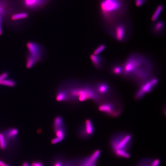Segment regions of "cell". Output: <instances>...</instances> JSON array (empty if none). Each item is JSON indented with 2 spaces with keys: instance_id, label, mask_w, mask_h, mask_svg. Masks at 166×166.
I'll return each instance as SVG.
<instances>
[{
  "instance_id": "obj_1",
  "label": "cell",
  "mask_w": 166,
  "mask_h": 166,
  "mask_svg": "<svg viewBox=\"0 0 166 166\" xmlns=\"http://www.w3.org/2000/svg\"><path fill=\"white\" fill-rule=\"evenodd\" d=\"M123 65V78L131 80L138 86L155 75L153 62L141 53H130Z\"/></svg>"
},
{
  "instance_id": "obj_2",
  "label": "cell",
  "mask_w": 166,
  "mask_h": 166,
  "mask_svg": "<svg viewBox=\"0 0 166 166\" xmlns=\"http://www.w3.org/2000/svg\"><path fill=\"white\" fill-rule=\"evenodd\" d=\"M107 98L97 95L91 83H82L77 80H70L62 84L56 97L59 102H82L92 100L97 105Z\"/></svg>"
},
{
  "instance_id": "obj_3",
  "label": "cell",
  "mask_w": 166,
  "mask_h": 166,
  "mask_svg": "<svg viewBox=\"0 0 166 166\" xmlns=\"http://www.w3.org/2000/svg\"><path fill=\"white\" fill-rule=\"evenodd\" d=\"M128 6L127 0H100V16L105 28L125 17Z\"/></svg>"
},
{
  "instance_id": "obj_4",
  "label": "cell",
  "mask_w": 166,
  "mask_h": 166,
  "mask_svg": "<svg viewBox=\"0 0 166 166\" xmlns=\"http://www.w3.org/2000/svg\"><path fill=\"white\" fill-rule=\"evenodd\" d=\"M105 29L111 37L120 42L128 41L132 34L130 21L125 17L105 28Z\"/></svg>"
},
{
  "instance_id": "obj_5",
  "label": "cell",
  "mask_w": 166,
  "mask_h": 166,
  "mask_svg": "<svg viewBox=\"0 0 166 166\" xmlns=\"http://www.w3.org/2000/svg\"><path fill=\"white\" fill-rule=\"evenodd\" d=\"M133 140V136L131 133L126 132H118L111 136L110 145L114 154L120 151L129 152Z\"/></svg>"
},
{
  "instance_id": "obj_6",
  "label": "cell",
  "mask_w": 166,
  "mask_h": 166,
  "mask_svg": "<svg viewBox=\"0 0 166 166\" xmlns=\"http://www.w3.org/2000/svg\"><path fill=\"white\" fill-rule=\"evenodd\" d=\"M97 105L100 112L110 117H118L122 112V103L114 97L107 99Z\"/></svg>"
},
{
  "instance_id": "obj_7",
  "label": "cell",
  "mask_w": 166,
  "mask_h": 166,
  "mask_svg": "<svg viewBox=\"0 0 166 166\" xmlns=\"http://www.w3.org/2000/svg\"><path fill=\"white\" fill-rule=\"evenodd\" d=\"M26 46L28 50L27 56L33 59L36 64L43 59L45 54L43 47L33 41L28 42Z\"/></svg>"
},
{
  "instance_id": "obj_8",
  "label": "cell",
  "mask_w": 166,
  "mask_h": 166,
  "mask_svg": "<svg viewBox=\"0 0 166 166\" xmlns=\"http://www.w3.org/2000/svg\"><path fill=\"white\" fill-rule=\"evenodd\" d=\"M92 87L99 96L104 97H110L114 96V90L104 80H99L91 83Z\"/></svg>"
},
{
  "instance_id": "obj_9",
  "label": "cell",
  "mask_w": 166,
  "mask_h": 166,
  "mask_svg": "<svg viewBox=\"0 0 166 166\" xmlns=\"http://www.w3.org/2000/svg\"><path fill=\"white\" fill-rule=\"evenodd\" d=\"M159 79L155 75L150 77L139 86V89L145 95L151 93L157 86Z\"/></svg>"
},
{
  "instance_id": "obj_10",
  "label": "cell",
  "mask_w": 166,
  "mask_h": 166,
  "mask_svg": "<svg viewBox=\"0 0 166 166\" xmlns=\"http://www.w3.org/2000/svg\"><path fill=\"white\" fill-rule=\"evenodd\" d=\"M95 132L93 122L90 119L85 120L84 124H82L79 129V134L83 139H88L91 137Z\"/></svg>"
},
{
  "instance_id": "obj_11",
  "label": "cell",
  "mask_w": 166,
  "mask_h": 166,
  "mask_svg": "<svg viewBox=\"0 0 166 166\" xmlns=\"http://www.w3.org/2000/svg\"><path fill=\"white\" fill-rule=\"evenodd\" d=\"M101 152L100 150H96L89 156L80 161L78 166H91L96 165Z\"/></svg>"
},
{
  "instance_id": "obj_12",
  "label": "cell",
  "mask_w": 166,
  "mask_h": 166,
  "mask_svg": "<svg viewBox=\"0 0 166 166\" xmlns=\"http://www.w3.org/2000/svg\"><path fill=\"white\" fill-rule=\"evenodd\" d=\"M49 1V0H22V2L25 8L34 10L41 8Z\"/></svg>"
},
{
  "instance_id": "obj_13",
  "label": "cell",
  "mask_w": 166,
  "mask_h": 166,
  "mask_svg": "<svg viewBox=\"0 0 166 166\" xmlns=\"http://www.w3.org/2000/svg\"><path fill=\"white\" fill-rule=\"evenodd\" d=\"M165 29V22L162 20H158L153 22L151 27L152 33L154 35L158 36L163 35Z\"/></svg>"
},
{
  "instance_id": "obj_14",
  "label": "cell",
  "mask_w": 166,
  "mask_h": 166,
  "mask_svg": "<svg viewBox=\"0 0 166 166\" xmlns=\"http://www.w3.org/2000/svg\"><path fill=\"white\" fill-rule=\"evenodd\" d=\"M109 71L114 76L122 77L124 74L123 64L120 62H114L110 65Z\"/></svg>"
},
{
  "instance_id": "obj_15",
  "label": "cell",
  "mask_w": 166,
  "mask_h": 166,
  "mask_svg": "<svg viewBox=\"0 0 166 166\" xmlns=\"http://www.w3.org/2000/svg\"><path fill=\"white\" fill-rule=\"evenodd\" d=\"M90 59L96 69L99 70H102L105 68L106 62L105 59L102 56L92 54L90 56Z\"/></svg>"
},
{
  "instance_id": "obj_16",
  "label": "cell",
  "mask_w": 166,
  "mask_h": 166,
  "mask_svg": "<svg viewBox=\"0 0 166 166\" xmlns=\"http://www.w3.org/2000/svg\"><path fill=\"white\" fill-rule=\"evenodd\" d=\"M160 160L159 159L144 158L139 161L137 166H160Z\"/></svg>"
},
{
  "instance_id": "obj_17",
  "label": "cell",
  "mask_w": 166,
  "mask_h": 166,
  "mask_svg": "<svg viewBox=\"0 0 166 166\" xmlns=\"http://www.w3.org/2000/svg\"><path fill=\"white\" fill-rule=\"evenodd\" d=\"M18 129L16 128H10L7 129L4 131L3 134L8 142L14 140L18 134Z\"/></svg>"
},
{
  "instance_id": "obj_18",
  "label": "cell",
  "mask_w": 166,
  "mask_h": 166,
  "mask_svg": "<svg viewBox=\"0 0 166 166\" xmlns=\"http://www.w3.org/2000/svg\"><path fill=\"white\" fill-rule=\"evenodd\" d=\"M164 6L162 4H159L156 7L151 16V21L153 22H154L159 20V17L164 10Z\"/></svg>"
},
{
  "instance_id": "obj_19",
  "label": "cell",
  "mask_w": 166,
  "mask_h": 166,
  "mask_svg": "<svg viewBox=\"0 0 166 166\" xmlns=\"http://www.w3.org/2000/svg\"><path fill=\"white\" fill-rule=\"evenodd\" d=\"M29 14L25 12H19L14 13L11 16V19L13 21H22L28 18Z\"/></svg>"
},
{
  "instance_id": "obj_20",
  "label": "cell",
  "mask_w": 166,
  "mask_h": 166,
  "mask_svg": "<svg viewBox=\"0 0 166 166\" xmlns=\"http://www.w3.org/2000/svg\"><path fill=\"white\" fill-rule=\"evenodd\" d=\"M53 125L55 131L65 128L63 119L61 116H56L53 121Z\"/></svg>"
},
{
  "instance_id": "obj_21",
  "label": "cell",
  "mask_w": 166,
  "mask_h": 166,
  "mask_svg": "<svg viewBox=\"0 0 166 166\" xmlns=\"http://www.w3.org/2000/svg\"><path fill=\"white\" fill-rule=\"evenodd\" d=\"M16 83L15 80L12 79L7 78L0 81V85L10 87H14L16 86Z\"/></svg>"
},
{
  "instance_id": "obj_22",
  "label": "cell",
  "mask_w": 166,
  "mask_h": 166,
  "mask_svg": "<svg viewBox=\"0 0 166 166\" xmlns=\"http://www.w3.org/2000/svg\"><path fill=\"white\" fill-rule=\"evenodd\" d=\"M8 145V142L5 138L3 133H0V149L4 150L6 149Z\"/></svg>"
},
{
  "instance_id": "obj_23",
  "label": "cell",
  "mask_w": 166,
  "mask_h": 166,
  "mask_svg": "<svg viewBox=\"0 0 166 166\" xmlns=\"http://www.w3.org/2000/svg\"><path fill=\"white\" fill-rule=\"evenodd\" d=\"M8 2L6 0H0V15L3 16L6 13Z\"/></svg>"
},
{
  "instance_id": "obj_24",
  "label": "cell",
  "mask_w": 166,
  "mask_h": 166,
  "mask_svg": "<svg viewBox=\"0 0 166 166\" xmlns=\"http://www.w3.org/2000/svg\"><path fill=\"white\" fill-rule=\"evenodd\" d=\"M107 45L105 44H101L95 49L93 52V54L95 55H99L106 49Z\"/></svg>"
},
{
  "instance_id": "obj_25",
  "label": "cell",
  "mask_w": 166,
  "mask_h": 166,
  "mask_svg": "<svg viewBox=\"0 0 166 166\" xmlns=\"http://www.w3.org/2000/svg\"><path fill=\"white\" fill-rule=\"evenodd\" d=\"M148 0H134L135 4L137 7H140L146 3Z\"/></svg>"
},
{
  "instance_id": "obj_26",
  "label": "cell",
  "mask_w": 166,
  "mask_h": 166,
  "mask_svg": "<svg viewBox=\"0 0 166 166\" xmlns=\"http://www.w3.org/2000/svg\"><path fill=\"white\" fill-rule=\"evenodd\" d=\"M64 138L56 137L52 140L51 142L53 144H57L62 141L64 139Z\"/></svg>"
},
{
  "instance_id": "obj_27",
  "label": "cell",
  "mask_w": 166,
  "mask_h": 166,
  "mask_svg": "<svg viewBox=\"0 0 166 166\" xmlns=\"http://www.w3.org/2000/svg\"><path fill=\"white\" fill-rule=\"evenodd\" d=\"M9 73L7 72H4L0 74V81L5 79L7 78L8 77Z\"/></svg>"
},
{
  "instance_id": "obj_28",
  "label": "cell",
  "mask_w": 166,
  "mask_h": 166,
  "mask_svg": "<svg viewBox=\"0 0 166 166\" xmlns=\"http://www.w3.org/2000/svg\"><path fill=\"white\" fill-rule=\"evenodd\" d=\"M2 21H3V16L0 15V36L3 33V26H2Z\"/></svg>"
},
{
  "instance_id": "obj_29",
  "label": "cell",
  "mask_w": 166,
  "mask_h": 166,
  "mask_svg": "<svg viewBox=\"0 0 166 166\" xmlns=\"http://www.w3.org/2000/svg\"><path fill=\"white\" fill-rule=\"evenodd\" d=\"M31 166H44L43 163L40 162H34L32 164Z\"/></svg>"
},
{
  "instance_id": "obj_30",
  "label": "cell",
  "mask_w": 166,
  "mask_h": 166,
  "mask_svg": "<svg viewBox=\"0 0 166 166\" xmlns=\"http://www.w3.org/2000/svg\"><path fill=\"white\" fill-rule=\"evenodd\" d=\"M53 166H64L63 162L61 161H57L54 163Z\"/></svg>"
},
{
  "instance_id": "obj_31",
  "label": "cell",
  "mask_w": 166,
  "mask_h": 166,
  "mask_svg": "<svg viewBox=\"0 0 166 166\" xmlns=\"http://www.w3.org/2000/svg\"><path fill=\"white\" fill-rule=\"evenodd\" d=\"M6 164V163L3 161L0 160V166H5Z\"/></svg>"
},
{
  "instance_id": "obj_32",
  "label": "cell",
  "mask_w": 166,
  "mask_h": 166,
  "mask_svg": "<svg viewBox=\"0 0 166 166\" xmlns=\"http://www.w3.org/2000/svg\"><path fill=\"white\" fill-rule=\"evenodd\" d=\"M72 162H69L65 164L64 166H72Z\"/></svg>"
},
{
  "instance_id": "obj_33",
  "label": "cell",
  "mask_w": 166,
  "mask_h": 166,
  "mask_svg": "<svg viewBox=\"0 0 166 166\" xmlns=\"http://www.w3.org/2000/svg\"><path fill=\"white\" fill-rule=\"evenodd\" d=\"M22 166H31L27 162H25L23 164Z\"/></svg>"
},
{
  "instance_id": "obj_34",
  "label": "cell",
  "mask_w": 166,
  "mask_h": 166,
  "mask_svg": "<svg viewBox=\"0 0 166 166\" xmlns=\"http://www.w3.org/2000/svg\"><path fill=\"white\" fill-rule=\"evenodd\" d=\"M5 166H10V165H8L6 164V165Z\"/></svg>"
},
{
  "instance_id": "obj_35",
  "label": "cell",
  "mask_w": 166,
  "mask_h": 166,
  "mask_svg": "<svg viewBox=\"0 0 166 166\" xmlns=\"http://www.w3.org/2000/svg\"><path fill=\"white\" fill-rule=\"evenodd\" d=\"M91 166H97V165H93Z\"/></svg>"
},
{
  "instance_id": "obj_36",
  "label": "cell",
  "mask_w": 166,
  "mask_h": 166,
  "mask_svg": "<svg viewBox=\"0 0 166 166\" xmlns=\"http://www.w3.org/2000/svg\"></svg>"
},
{
  "instance_id": "obj_37",
  "label": "cell",
  "mask_w": 166,
  "mask_h": 166,
  "mask_svg": "<svg viewBox=\"0 0 166 166\" xmlns=\"http://www.w3.org/2000/svg\"></svg>"
}]
</instances>
